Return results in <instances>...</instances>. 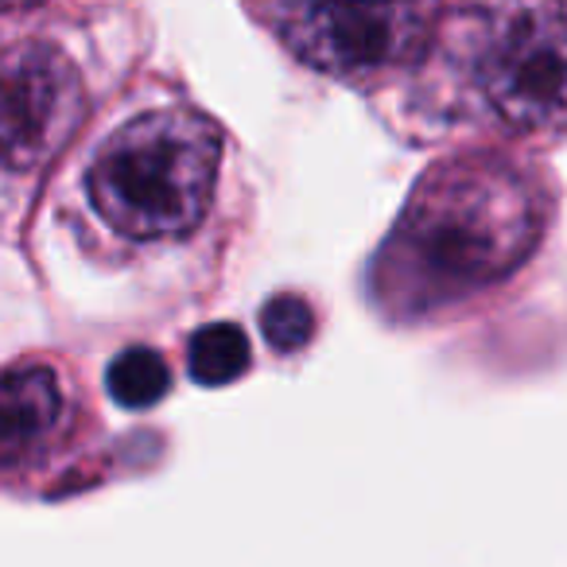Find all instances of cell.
Returning <instances> with one entry per match:
<instances>
[{"instance_id": "6da1fadb", "label": "cell", "mask_w": 567, "mask_h": 567, "mask_svg": "<svg viewBox=\"0 0 567 567\" xmlns=\"http://www.w3.org/2000/svg\"><path fill=\"white\" fill-rule=\"evenodd\" d=\"M551 190L509 152H458L420 175L370 268L378 311L432 323L497 292L544 241Z\"/></svg>"}, {"instance_id": "7a4b0ae2", "label": "cell", "mask_w": 567, "mask_h": 567, "mask_svg": "<svg viewBox=\"0 0 567 567\" xmlns=\"http://www.w3.org/2000/svg\"><path fill=\"white\" fill-rule=\"evenodd\" d=\"M432 59L455 117L509 136L567 128V0H443Z\"/></svg>"}, {"instance_id": "3957f363", "label": "cell", "mask_w": 567, "mask_h": 567, "mask_svg": "<svg viewBox=\"0 0 567 567\" xmlns=\"http://www.w3.org/2000/svg\"><path fill=\"white\" fill-rule=\"evenodd\" d=\"M226 136L203 110L159 102L110 128L82 167V203L110 241L175 245L210 218Z\"/></svg>"}, {"instance_id": "277c9868", "label": "cell", "mask_w": 567, "mask_h": 567, "mask_svg": "<svg viewBox=\"0 0 567 567\" xmlns=\"http://www.w3.org/2000/svg\"><path fill=\"white\" fill-rule=\"evenodd\" d=\"M443 0H257L288 55L327 79L373 86L432 51Z\"/></svg>"}, {"instance_id": "5b68a950", "label": "cell", "mask_w": 567, "mask_h": 567, "mask_svg": "<svg viewBox=\"0 0 567 567\" xmlns=\"http://www.w3.org/2000/svg\"><path fill=\"white\" fill-rule=\"evenodd\" d=\"M82 105V79L55 43H12L4 59V159L12 179L35 172L63 148L79 125Z\"/></svg>"}, {"instance_id": "8992f818", "label": "cell", "mask_w": 567, "mask_h": 567, "mask_svg": "<svg viewBox=\"0 0 567 567\" xmlns=\"http://www.w3.org/2000/svg\"><path fill=\"white\" fill-rule=\"evenodd\" d=\"M63 373L48 362H12L4 373V401H0V447L4 463L20 466L32 458L59 427L66 424Z\"/></svg>"}, {"instance_id": "52a82bcc", "label": "cell", "mask_w": 567, "mask_h": 567, "mask_svg": "<svg viewBox=\"0 0 567 567\" xmlns=\"http://www.w3.org/2000/svg\"><path fill=\"white\" fill-rule=\"evenodd\" d=\"M249 362V339H245V331L237 323H206L187 339V370L206 389H218L245 378Z\"/></svg>"}, {"instance_id": "ba28073f", "label": "cell", "mask_w": 567, "mask_h": 567, "mask_svg": "<svg viewBox=\"0 0 567 567\" xmlns=\"http://www.w3.org/2000/svg\"><path fill=\"white\" fill-rule=\"evenodd\" d=\"M105 389L121 409H152L172 393V370L152 347H128L105 370Z\"/></svg>"}, {"instance_id": "9c48e42d", "label": "cell", "mask_w": 567, "mask_h": 567, "mask_svg": "<svg viewBox=\"0 0 567 567\" xmlns=\"http://www.w3.org/2000/svg\"><path fill=\"white\" fill-rule=\"evenodd\" d=\"M260 334L276 354H296L316 339V308L296 292L272 296L260 308Z\"/></svg>"}, {"instance_id": "30bf717a", "label": "cell", "mask_w": 567, "mask_h": 567, "mask_svg": "<svg viewBox=\"0 0 567 567\" xmlns=\"http://www.w3.org/2000/svg\"><path fill=\"white\" fill-rule=\"evenodd\" d=\"M9 4H20V0H9Z\"/></svg>"}]
</instances>
